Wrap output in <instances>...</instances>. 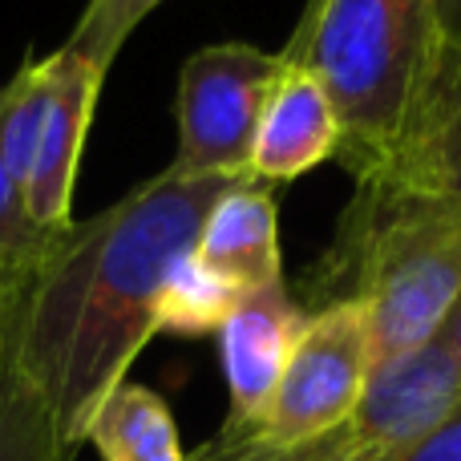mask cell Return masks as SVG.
Instances as JSON below:
<instances>
[{"mask_svg": "<svg viewBox=\"0 0 461 461\" xmlns=\"http://www.w3.org/2000/svg\"><path fill=\"white\" fill-rule=\"evenodd\" d=\"M49 61H53V97H49V118L41 130L29 183H24V203H29V215L37 219V227H45L49 235H61L73 223L69 207L77 162L86 150L97 94H102V81L110 69L94 65L73 49H57Z\"/></svg>", "mask_w": 461, "mask_h": 461, "instance_id": "obj_8", "label": "cell"}, {"mask_svg": "<svg viewBox=\"0 0 461 461\" xmlns=\"http://www.w3.org/2000/svg\"><path fill=\"white\" fill-rule=\"evenodd\" d=\"M158 5L162 0H89L65 49H73V53L89 57L94 65L110 69L113 57H118L122 45L130 41V32H134Z\"/></svg>", "mask_w": 461, "mask_h": 461, "instance_id": "obj_16", "label": "cell"}, {"mask_svg": "<svg viewBox=\"0 0 461 461\" xmlns=\"http://www.w3.org/2000/svg\"><path fill=\"white\" fill-rule=\"evenodd\" d=\"M303 324H308V316L287 295V284L263 287V292H251L235 303V312L219 328V357H223V376L230 393V425L255 429L263 421Z\"/></svg>", "mask_w": 461, "mask_h": 461, "instance_id": "obj_9", "label": "cell"}, {"mask_svg": "<svg viewBox=\"0 0 461 461\" xmlns=\"http://www.w3.org/2000/svg\"><path fill=\"white\" fill-rule=\"evenodd\" d=\"M368 376L373 348L365 308L357 300L324 303L303 324L255 438L267 446H308L328 438L360 405Z\"/></svg>", "mask_w": 461, "mask_h": 461, "instance_id": "obj_5", "label": "cell"}, {"mask_svg": "<svg viewBox=\"0 0 461 461\" xmlns=\"http://www.w3.org/2000/svg\"><path fill=\"white\" fill-rule=\"evenodd\" d=\"M397 461H461V405L446 421H438L417 446H409Z\"/></svg>", "mask_w": 461, "mask_h": 461, "instance_id": "obj_18", "label": "cell"}, {"mask_svg": "<svg viewBox=\"0 0 461 461\" xmlns=\"http://www.w3.org/2000/svg\"><path fill=\"white\" fill-rule=\"evenodd\" d=\"M49 97H53V61L21 65L8 89H0V154L13 170L16 183H29L32 158H37L41 130L49 118Z\"/></svg>", "mask_w": 461, "mask_h": 461, "instance_id": "obj_13", "label": "cell"}, {"mask_svg": "<svg viewBox=\"0 0 461 461\" xmlns=\"http://www.w3.org/2000/svg\"><path fill=\"white\" fill-rule=\"evenodd\" d=\"M0 461H73L49 409L0 357Z\"/></svg>", "mask_w": 461, "mask_h": 461, "instance_id": "obj_14", "label": "cell"}, {"mask_svg": "<svg viewBox=\"0 0 461 461\" xmlns=\"http://www.w3.org/2000/svg\"><path fill=\"white\" fill-rule=\"evenodd\" d=\"M373 183L461 215V37H441L393 162Z\"/></svg>", "mask_w": 461, "mask_h": 461, "instance_id": "obj_7", "label": "cell"}, {"mask_svg": "<svg viewBox=\"0 0 461 461\" xmlns=\"http://www.w3.org/2000/svg\"><path fill=\"white\" fill-rule=\"evenodd\" d=\"M235 183L243 178L167 167L94 219L69 223L16 284L0 357L37 393L73 457L97 409L162 332L170 276Z\"/></svg>", "mask_w": 461, "mask_h": 461, "instance_id": "obj_1", "label": "cell"}, {"mask_svg": "<svg viewBox=\"0 0 461 461\" xmlns=\"http://www.w3.org/2000/svg\"><path fill=\"white\" fill-rule=\"evenodd\" d=\"M461 405V360L441 336L373 368L365 397L344 421L365 461H397Z\"/></svg>", "mask_w": 461, "mask_h": 461, "instance_id": "obj_6", "label": "cell"}, {"mask_svg": "<svg viewBox=\"0 0 461 461\" xmlns=\"http://www.w3.org/2000/svg\"><path fill=\"white\" fill-rule=\"evenodd\" d=\"M438 21L446 37H461V0H438Z\"/></svg>", "mask_w": 461, "mask_h": 461, "instance_id": "obj_20", "label": "cell"}, {"mask_svg": "<svg viewBox=\"0 0 461 461\" xmlns=\"http://www.w3.org/2000/svg\"><path fill=\"white\" fill-rule=\"evenodd\" d=\"M357 186L336 247L340 287L324 303L365 308L373 368H381L429 344L461 295V215L384 183Z\"/></svg>", "mask_w": 461, "mask_h": 461, "instance_id": "obj_3", "label": "cell"}, {"mask_svg": "<svg viewBox=\"0 0 461 461\" xmlns=\"http://www.w3.org/2000/svg\"><path fill=\"white\" fill-rule=\"evenodd\" d=\"M239 300H243V295H239L227 279H219L215 271L203 267L191 251L175 267V276H170L167 303H162V328H167V332H186V336L219 332Z\"/></svg>", "mask_w": 461, "mask_h": 461, "instance_id": "obj_15", "label": "cell"}, {"mask_svg": "<svg viewBox=\"0 0 461 461\" xmlns=\"http://www.w3.org/2000/svg\"><path fill=\"white\" fill-rule=\"evenodd\" d=\"M287 73L284 53L227 41L186 57L178 77V175L251 178V146Z\"/></svg>", "mask_w": 461, "mask_h": 461, "instance_id": "obj_4", "label": "cell"}, {"mask_svg": "<svg viewBox=\"0 0 461 461\" xmlns=\"http://www.w3.org/2000/svg\"><path fill=\"white\" fill-rule=\"evenodd\" d=\"M16 284H21V276H13V271H5V267H0V320H5L8 303H13V295H16Z\"/></svg>", "mask_w": 461, "mask_h": 461, "instance_id": "obj_21", "label": "cell"}, {"mask_svg": "<svg viewBox=\"0 0 461 461\" xmlns=\"http://www.w3.org/2000/svg\"><path fill=\"white\" fill-rule=\"evenodd\" d=\"M336 154H340V122L332 97L316 81V73L287 61V73L255 134L247 175L255 183H287Z\"/></svg>", "mask_w": 461, "mask_h": 461, "instance_id": "obj_10", "label": "cell"}, {"mask_svg": "<svg viewBox=\"0 0 461 461\" xmlns=\"http://www.w3.org/2000/svg\"><path fill=\"white\" fill-rule=\"evenodd\" d=\"M438 336L457 352V360H461V295L454 300V308H449V316H446V324H441Z\"/></svg>", "mask_w": 461, "mask_h": 461, "instance_id": "obj_19", "label": "cell"}, {"mask_svg": "<svg viewBox=\"0 0 461 461\" xmlns=\"http://www.w3.org/2000/svg\"><path fill=\"white\" fill-rule=\"evenodd\" d=\"M441 37L438 0H320L295 21L284 61L328 89L340 122L336 162L357 183L393 162Z\"/></svg>", "mask_w": 461, "mask_h": 461, "instance_id": "obj_2", "label": "cell"}, {"mask_svg": "<svg viewBox=\"0 0 461 461\" xmlns=\"http://www.w3.org/2000/svg\"><path fill=\"white\" fill-rule=\"evenodd\" d=\"M316 5H320V0H308V5H303V13H312V8H316ZM303 13H300V16H303Z\"/></svg>", "mask_w": 461, "mask_h": 461, "instance_id": "obj_22", "label": "cell"}, {"mask_svg": "<svg viewBox=\"0 0 461 461\" xmlns=\"http://www.w3.org/2000/svg\"><path fill=\"white\" fill-rule=\"evenodd\" d=\"M53 239L57 235L37 227V219L29 215L24 186L13 178V170L5 167V154H0V267L24 279V271L49 251Z\"/></svg>", "mask_w": 461, "mask_h": 461, "instance_id": "obj_17", "label": "cell"}, {"mask_svg": "<svg viewBox=\"0 0 461 461\" xmlns=\"http://www.w3.org/2000/svg\"><path fill=\"white\" fill-rule=\"evenodd\" d=\"M86 441L102 454V461H186L167 401L134 381L110 393Z\"/></svg>", "mask_w": 461, "mask_h": 461, "instance_id": "obj_12", "label": "cell"}, {"mask_svg": "<svg viewBox=\"0 0 461 461\" xmlns=\"http://www.w3.org/2000/svg\"><path fill=\"white\" fill-rule=\"evenodd\" d=\"M194 259L207 271H215L219 279H227L239 295L284 284L276 199L263 191V183L243 178L215 203L199 243H194Z\"/></svg>", "mask_w": 461, "mask_h": 461, "instance_id": "obj_11", "label": "cell"}]
</instances>
